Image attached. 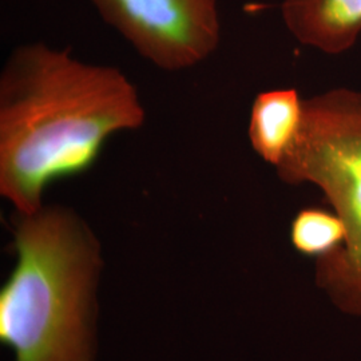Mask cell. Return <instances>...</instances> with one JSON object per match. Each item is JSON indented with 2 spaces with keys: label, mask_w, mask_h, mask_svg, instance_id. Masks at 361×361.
<instances>
[{
  "label": "cell",
  "mask_w": 361,
  "mask_h": 361,
  "mask_svg": "<svg viewBox=\"0 0 361 361\" xmlns=\"http://www.w3.org/2000/svg\"><path fill=\"white\" fill-rule=\"evenodd\" d=\"M145 121L138 89L118 67L42 42L15 47L0 73L1 197L18 213L37 212L50 185L87 171L109 138Z\"/></svg>",
  "instance_id": "1"
},
{
  "label": "cell",
  "mask_w": 361,
  "mask_h": 361,
  "mask_svg": "<svg viewBox=\"0 0 361 361\" xmlns=\"http://www.w3.org/2000/svg\"><path fill=\"white\" fill-rule=\"evenodd\" d=\"M16 265L0 292V340L16 361H89L91 288L99 243L62 207L18 213Z\"/></svg>",
  "instance_id": "2"
},
{
  "label": "cell",
  "mask_w": 361,
  "mask_h": 361,
  "mask_svg": "<svg viewBox=\"0 0 361 361\" xmlns=\"http://www.w3.org/2000/svg\"><path fill=\"white\" fill-rule=\"evenodd\" d=\"M276 171L288 185L319 188L343 219L345 241L317 259L316 280L340 310L361 314V90L305 99L301 128Z\"/></svg>",
  "instance_id": "3"
},
{
  "label": "cell",
  "mask_w": 361,
  "mask_h": 361,
  "mask_svg": "<svg viewBox=\"0 0 361 361\" xmlns=\"http://www.w3.org/2000/svg\"><path fill=\"white\" fill-rule=\"evenodd\" d=\"M101 18L164 71L201 65L219 49L217 0H90Z\"/></svg>",
  "instance_id": "4"
},
{
  "label": "cell",
  "mask_w": 361,
  "mask_h": 361,
  "mask_svg": "<svg viewBox=\"0 0 361 361\" xmlns=\"http://www.w3.org/2000/svg\"><path fill=\"white\" fill-rule=\"evenodd\" d=\"M281 15L297 42L329 55L348 51L361 34V0H284Z\"/></svg>",
  "instance_id": "5"
},
{
  "label": "cell",
  "mask_w": 361,
  "mask_h": 361,
  "mask_svg": "<svg viewBox=\"0 0 361 361\" xmlns=\"http://www.w3.org/2000/svg\"><path fill=\"white\" fill-rule=\"evenodd\" d=\"M304 101L296 89L262 91L255 98L247 137L255 153L276 169L301 128Z\"/></svg>",
  "instance_id": "6"
},
{
  "label": "cell",
  "mask_w": 361,
  "mask_h": 361,
  "mask_svg": "<svg viewBox=\"0 0 361 361\" xmlns=\"http://www.w3.org/2000/svg\"><path fill=\"white\" fill-rule=\"evenodd\" d=\"M345 237V225L335 212L307 207L290 224L292 245L308 257H326L344 244Z\"/></svg>",
  "instance_id": "7"
}]
</instances>
